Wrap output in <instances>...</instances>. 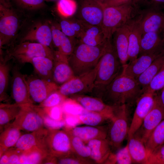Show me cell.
Instances as JSON below:
<instances>
[{
  "instance_id": "f6af8a7d",
  "label": "cell",
  "mask_w": 164,
  "mask_h": 164,
  "mask_svg": "<svg viewBox=\"0 0 164 164\" xmlns=\"http://www.w3.org/2000/svg\"><path fill=\"white\" fill-rule=\"evenodd\" d=\"M92 160L81 158L72 152L65 156L57 158V164H94Z\"/></svg>"
},
{
  "instance_id": "836d02e7",
  "label": "cell",
  "mask_w": 164,
  "mask_h": 164,
  "mask_svg": "<svg viewBox=\"0 0 164 164\" xmlns=\"http://www.w3.org/2000/svg\"><path fill=\"white\" fill-rule=\"evenodd\" d=\"M22 106L15 103L11 104L1 103L0 104V127L1 132L5 127L14 121L19 113Z\"/></svg>"
},
{
  "instance_id": "11a10c76",
  "label": "cell",
  "mask_w": 164,
  "mask_h": 164,
  "mask_svg": "<svg viewBox=\"0 0 164 164\" xmlns=\"http://www.w3.org/2000/svg\"><path fill=\"white\" fill-rule=\"evenodd\" d=\"M162 155H164V143L155 150L149 156H159Z\"/></svg>"
},
{
  "instance_id": "1f68e13d",
  "label": "cell",
  "mask_w": 164,
  "mask_h": 164,
  "mask_svg": "<svg viewBox=\"0 0 164 164\" xmlns=\"http://www.w3.org/2000/svg\"><path fill=\"white\" fill-rule=\"evenodd\" d=\"M106 39L101 26H90L78 42L92 46H97L105 43Z\"/></svg>"
},
{
  "instance_id": "ac0fdd59",
  "label": "cell",
  "mask_w": 164,
  "mask_h": 164,
  "mask_svg": "<svg viewBox=\"0 0 164 164\" xmlns=\"http://www.w3.org/2000/svg\"><path fill=\"white\" fill-rule=\"evenodd\" d=\"M54 52L52 80L58 85H61L75 76L70 65L69 56L57 50H54Z\"/></svg>"
},
{
  "instance_id": "484cf974",
  "label": "cell",
  "mask_w": 164,
  "mask_h": 164,
  "mask_svg": "<svg viewBox=\"0 0 164 164\" xmlns=\"http://www.w3.org/2000/svg\"><path fill=\"white\" fill-rule=\"evenodd\" d=\"M87 144L91 149V159L95 163L104 164L112 152L107 139H92Z\"/></svg>"
},
{
  "instance_id": "680465c9",
  "label": "cell",
  "mask_w": 164,
  "mask_h": 164,
  "mask_svg": "<svg viewBox=\"0 0 164 164\" xmlns=\"http://www.w3.org/2000/svg\"><path fill=\"white\" fill-rule=\"evenodd\" d=\"M97 0L98 1L100 2L102 4L105 0Z\"/></svg>"
},
{
  "instance_id": "bcb514c9",
  "label": "cell",
  "mask_w": 164,
  "mask_h": 164,
  "mask_svg": "<svg viewBox=\"0 0 164 164\" xmlns=\"http://www.w3.org/2000/svg\"><path fill=\"white\" fill-rule=\"evenodd\" d=\"M164 87V64L152 79L147 87L144 90L155 93Z\"/></svg>"
},
{
  "instance_id": "cb8c5ba5",
  "label": "cell",
  "mask_w": 164,
  "mask_h": 164,
  "mask_svg": "<svg viewBox=\"0 0 164 164\" xmlns=\"http://www.w3.org/2000/svg\"><path fill=\"white\" fill-rule=\"evenodd\" d=\"M164 50V32H150L142 35L138 56Z\"/></svg>"
},
{
  "instance_id": "30bf717a",
  "label": "cell",
  "mask_w": 164,
  "mask_h": 164,
  "mask_svg": "<svg viewBox=\"0 0 164 164\" xmlns=\"http://www.w3.org/2000/svg\"><path fill=\"white\" fill-rule=\"evenodd\" d=\"M45 145L48 154L57 158L72 152L69 134L64 129H48Z\"/></svg>"
},
{
  "instance_id": "9c48e42d",
  "label": "cell",
  "mask_w": 164,
  "mask_h": 164,
  "mask_svg": "<svg viewBox=\"0 0 164 164\" xmlns=\"http://www.w3.org/2000/svg\"><path fill=\"white\" fill-rule=\"evenodd\" d=\"M99 65L91 70L78 76L75 77L59 86L58 91L64 96L67 97L75 94H91Z\"/></svg>"
},
{
  "instance_id": "ab89813d",
  "label": "cell",
  "mask_w": 164,
  "mask_h": 164,
  "mask_svg": "<svg viewBox=\"0 0 164 164\" xmlns=\"http://www.w3.org/2000/svg\"><path fill=\"white\" fill-rule=\"evenodd\" d=\"M133 163L127 144L120 148L116 152H111L104 164H130Z\"/></svg>"
},
{
  "instance_id": "f5cc1de1",
  "label": "cell",
  "mask_w": 164,
  "mask_h": 164,
  "mask_svg": "<svg viewBox=\"0 0 164 164\" xmlns=\"http://www.w3.org/2000/svg\"><path fill=\"white\" fill-rule=\"evenodd\" d=\"M149 0H147L146 2ZM151 7L155 9L162 10L164 9V0H149Z\"/></svg>"
},
{
  "instance_id": "816d5d0a",
  "label": "cell",
  "mask_w": 164,
  "mask_h": 164,
  "mask_svg": "<svg viewBox=\"0 0 164 164\" xmlns=\"http://www.w3.org/2000/svg\"><path fill=\"white\" fill-rule=\"evenodd\" d=\"M132 2H134V0H105L102 4L104 8L120 5Z\"/></svg>"
},
{
  "instance_id": "e575fe53",
  "label": "cell",
  "mask_w": 164,
  "mask_h": 164,
  "mask_svg": "<svg viewBox=\"0 0 164 164\" xmlns=\"http://www.w3.org/2000/svg\"><path fill=\"white\" fill-rule=\"evenodd\" d=\"M48 155L44 148L35 147L22 152L18 164H42Z\"/></svg>"
},
{
  "instance_id": "7c38bea8",
  "label": "cell",
  "mask_w": 164,
  "mask_h": 164,
  "mask_svg": "<svg viewBox=\"0 0 164 164\" xmlns=\"http://www.w3.org/2000/svg\"><path fill=\"white\" fill-rule=\"evenodd\" d=\"M77 19L91 26L101 27L104 8L97 0H79Z\"/></svg>"
},
{
  "instance_id": "6da1fadb",
  "label": "cell",
  "mask_w": 164,
  "mask_h": 164,
  "mask_svg": "<svg viewBox=\"0 0 164 164\" xmlns=\"http://www.w3.org/2000/svg\"><path fill=\"white\" fill-rule=\"evenodd\" d=\"M143 91L136 79L121 72L106 87L101 99L111 106L136 102Z\"/></svg>"
},
{
  "instance_id": "f35d334b",
  "label": "cell",
  "mask_w": 164,
  "mask_h": 164,
  "mask_svg": "<svg viewBox=\"0 0 164 164\" xmlns=\"http://www.w3.org/2000/svg\"><path fill=\"white\" fill-rule=\"evenodd\" d=\"M69 134L72 152L81 158L92 160L91 158V149L87 144L86 145V143L79 138Z\"/></svg>"
},
{
  "instance_id": "7402d4cb",
  "label": "cell",
  "mask_w": 164,
  "mask_h": 164,
  "mask_svg": "<svg viewBox=\"0 0 164 164\" xmlns=\"http://www.w3.org/2000/svg\"><path fill=\"white\" fill-rule=\"evenodd\" d=\"M36 41L51 49L53 43L51 27L47 23H39L31 28L21 42Z\"/></svg>"
},
{
  "instance_id": "44dd1931",
  "label": "cell",
  "mask_w": 164,
  "mask_h": 164,
  "mask_svg": "<svg viewBox=\"0 0 164 164\" xmlns=\"http://www.w3.org/2000/svg\"><path fill=\"white\" fill-rule=\"evenodd\" d=\"M64 130L69 133L79 138L87 144L92 139L106 138L107 126H76L65 127Z\"/></svg>"
},
{
  "instance_id": "d590c367",
  "label": "cell",
  "mask_w": 164,
  "mask_h": 164,
  "mask_svg": "<svg viewBox=\"0 0 164 164\" xmlns=\"http://www.w3.org/2000/svg\"><path fill=\"white\" fill-rule=\"evenodd\" d=\"M164 143V119L153 130L145 145L149 157L157 148Z\"/></svg>"
},
{
  "instance_id": "7bdbcfd3",
  "label": "cell",
  "mask_w": 164,
  "mask_h": 164,
  "mask_svg": "<svg viewBox=\"0 0 164 164\" xmlns=\"http://www.w3.org/2000/svg\"><path fill=\"white\" fill-rule=\"evenodd\" d=\"M67 97L61 94L58 90L50 94L38 106L43 108H48L61 105Z\"/></svg>"
},
{
  "instance_id": "d4e9b609",
  "label": "cell",
  "mask_w": 164,
  "mask_h": 164,
  "mask_svg": "<svg viewBox=\"0 0 164 164\" xmlns=\"http://www.w3.org/2000/svg\"><path fill=\"white\" fill-rule=\"evenodd\" d=\"M140 14L130 23L128 50V62L135 60L138 57L139 53L142 35L139 26Z\"/></svg>"
},
{
  "instance_id": "f907efd6",
  "label": "cell",
  "mask_w": 164,
  "mask_h": 164,
  "mask_svg": "<svg viewBox=\"0 0 164 164\" xmlns=\"http://www.w3.org/2000/svg\"><path fill=\"white\" fill-rule=\"evenodd\" d=\"M64 115L65 116L64 119L65 123V127H73L81 124L79 119L78 115Z\"/></svg>"
},
{
  "instance_id": "9f6ffc18",
  "label": "cell",
  "mask_w": 164,
  "mask_h": 164,
  "mask_svg": "<svg viewBox=\"0 0 164 164\" xmlns=\"http://www.w3.org/2000/svg\"><path fill=\"white\" fill-rule=\"evenodd\" d=\"M157 96L159 102L164 108V87L161 90L160 94Z\"/></svg>"
},
{
  "instance_id": "ffe728a7",
  "label": "cell",
  "mask_w": 164,
  "mask_h": 164,
  "mask_svg": "<svg viewBox=\"0 0 164 164\" xmlns=\"http://www.w3.org/2000/svg\"><path fill=\"white\" fill-rule=\"evenodd\" d=\"M130 22L118 29L113 35L112 44L122 67L128 62V50Z\"/></svg>"
},
{
  "instance_id": "b9f144b4",
  "label": "cell",
  "mask_w": 164,
  "mask_h": 164,
  "mask_svg": "<svg viewBox=\"0 0 164 164\" xmlns=\"http://www.w3.org/2000/svg\"><path fill=\"white\" fill-rule=\"evenodd\" d=\"M78 5L75 0H59L57 9L60 14L65 18L70 17L77 12Z\"/></svg>"
},
{
  "instance_id": "f546056e",
  "label": "cell",
  "mask_w": 164,
  "mask_h": 164,
  "mask_svg": "<svg viewBox=\"0 0 164 164\" xmlns=\"http://www.w3.org/2000/svg\"><path fill=\"white\" fill-rule=\"evenodd\" d=\"M128 138L127 145L133 163L147 164L149 155L145 144L133 136Z\"/></svg>"
},
{
  "instance_id": "c3c4849f",
  "label": "cell",
  "mask_w": 164,
  "mask_h": 164,
  "mask_svg": "<svg viewBox=\"0 0 164 164\" xmlns=\"http://www.w3.org/2000/svg\"><path fill=\"white\" fill-rule=\"evenodd\" d=\"M43 119L45 126H46L48 129H60L65 126L64 120H56L53 119L47 115L45 113L43 116Z\"/></svg>"
},
{
  "instance_id": "83f0119b",
  "label": "cell",
  "mask_w": 164,
  "mask_h": 164,
  "mask_svg": "<svg viewBox=\"0 0 164 164\" xmlns=\"http://www.w3.org/2000/svg\"><path fill=\"white\" fill-rule=\"evenodd\" d=\"M53 43L57 50L69 56L72 53L77 41L70 38L61 31L60 28L51 26Z\"/></svg>"
},
{
  "instance_id": "7a4b0ae2",
  "label": "cell",
  "mask_w": 164,
  "mask_h": 164,
  "mask_svg": "<svg viewBox=\"0 0 164 164\" xmlns=\"http://www.w3.org/2000/svg\"><path fill=\"white\" fill-rule=\"evenodd\" d=\"M121 68L122 65L110 39L99 60L91 96L101 99L106 87L120 74Z\"/></svg>"
},
{
  "instance_id": "d6a6232c",
  "label": "cell",
  "mask_w": 164,
  "mask_h": 164,
  "mask_svg": "<svg viewBox=\"0 0 164 164\" xmlns=\"http://www.w3.org/2000/svg\"><path fill=\"white\" fill-rule=\"evenodd\" d=\"M31 63L40 77L47 80H52L53 59L46 57H36L32 59Z\"/></svg>"
},
{
  "instance_id": "74e56055",
  "label": "cell",
  "mask_w": 164,
  "mask_h": 164,
  "mask_svg": "<svg viewBox=\"0 0 164 164\" xmlns=\"http://www.w3.org/2000/svg\"><path fill=\"white\" fill-rule=\"evenodd\" d=\"M78 116L81 124L94 126H100L104 121L111 118L108 115L89 111Z\"/></svg>"
},
{
  "instance_id": "6f0895ef",
  "label": "cell",
  "mask_w": 164,
  "mask_h": 164,
  "mask_svg": "<svg viewBox=\"0 0 164 164\" xmlns=\"http://www.w3.org/2000/svg\"><path fill=\"white\" fill-rule=\"evenodd\" d=\"M147 1V0H134V2L135 3L138 5L142 3L146 2Z\"/></svg>"
},
{
  "instance_id": "8fae6325",
  "label": "cell",
  "mask_w": 164,
  "mask_h": 164,
  "mask_svg": "<svg viewBox=\"0 0 164 164\" xmlns=\"http://www.w3.org/2000/svg\"><path fill=\"white\" fill-rule=\"evenodd\" d=\"M155 93L145 90L136 101L135 108L129 127L128 136H132L141 126L145 117L153 107L156 100Z\"/></svg>"
},
{
  "instance_id": "7dc6e473",
  "label": "cell",
  "mask_w": 164,
  "mask_h": 164,
  "mask_svg": "<svg viewBox=\"0 0 164 164\" xmlns=\"http://www.w3.org/2000/svg\"><path fill=\"white\" fill-rule=\"evenodd\" d=\"M21 7L27 9L32 10L43 6L44 0H12Z\"/></svg>"
},
{
  "instance_id": "9a60e30c",
  "label": "cell",
  "mask_w": 164,
  "mask_h": 164,
  "mask_svg": "<svg viewBox=\"0 0 164 164\" xmlns=\"http://www.w3.org/2000/svg\"><path fill=\"white\" fill-rule=\"evenodd\" d=\"M11 93L15 103L20 105L33 104L30 97L26 75L21 73L16 67L12 70Z\"/></svg>"
},
{
  "instance_id": "5bb4252c",
  "label": "cell",
  "mask_w": 164,
  "mask_h": 164,
  "mask_svg": "<svg viewBox=\"0 0 164 164\" xmlns=\"http://www.w3.org/2000/svg\"><path fill=\"white\" fill-rule=\"evenodd\" d=\"M164 119V108L159 102L156 95L155 104L144 119L133 135L145 144L148 138L157 126Z\"/></svg>"
},
{
  "instance_id": "5b68a950",
  "label": "cell",
  "mask_w": 164,
  "mask_h": 164,
  "mask_svg": "<svg viewBox=\"0 0 164 164\" xmlns=\"http://www.w3.org/2000/svg\"><path fill=\"white\" fill-rule=\"evenodd\" d=\"M113 114L109 120L107 126L106 139L111 150L119 149L125 137L128 135V114L126 105L113 106Z\"/></svg>"
},
{
  "instance_id": "603a6c76",
  "label": "cell",
  "mask_w": 164,
  "mask_h": 164,
  "mask_svg": "<svg viewBox=\"0 0 164 164\" xmlns=\"http://www.w3.org/2000/svg\"><path fill=\"white\" fill-rule=\"evenodd\" d=\"M48 129L44 128L35 132L22 134L14 147L23 152L35 147L44 148L45 139Z\"/></svg>"
},
{
  "instance_id": "ee69618b",
  "label": "cell",
  "mask_w": 164,
  "mask_h": 164,
  "mask_svg": "<svg viewBox=\"0 0 164 164\" xmlns=\"http://www.w3.org/2000/svg\"><path fill=\"white\" fill-rule=\"evenodd\" d=\"M22 152L14 147L9 149L0 156V164H18Z\"/></svg>"
},
{
  "instance_id": "3957f363",
  "label": "cell",
  "mask_w": 164,
  "mask_h": 164,
  "mask_svg": "<svg viewBox=\"0 0 164 164\" xmlns=\"http://www.w3.org/2000/svg\"><path fill=\"white\" fill-rule=\"evenodd\" d=\"M97 46L77 42L69 56V62L74 76H78L94 69L104 53L109 40Z\"/></svg>"
},
{
  "instance_id": "60d3db41",
  "label": "cell",
  "mask_w": 164,
  "mask_h": 164,
  "mask_svg": "<svg viewBox=\"0 0 164 164\" xmlns=\"http://www.w3.org/2000/svg\"><path fill=\"white\" fill-rule=\"evenodd\" d=\"M64 115L78 116L88 111L74 99L67 98L61 105Z\"/></svg>"
},
{
  "instance_id": "2e32d148",
  "label": "cell",
  "mask_w": 164,
  "mask_h": 164,
  "mask_svg": "<svg viewBox=\"0 0 164 164\" xmlns=\"http://www.w3.org/2000/svg\"><path fill=\"white\" fill-rule=\"evenodd\" d=\"M139 26L142 35L150 32H164V12L152 7L142 11Z\"/></svg>"
},
{
  "instance_id": "ba28073f",
  "label": "cell",
  "mask_w": 164,
  "mask_h": 164,
  "mask_svg": "<svg viewBox=\"0 0 164 164\" xmlns=\"http://www.w3.org/2000/svg\"><path fill=\"white\" fill-rule=\"evenodd\" d=\"M10 0H0V49L13 38L19 26L18 17L12 8Z\"/></svg>"
},
{
  "instance_id": "681fc988",
  "label": "cell",
  "mask_w": 164,
  "mask_h": 164,
  "mask_svg": "<svg viewBox=\"0 0 164 164\" xmlns=\"http://www.w3.org/2000/svg\"><path fill=\"white\" fill-rule=\"evenodd\" d=\"M45 113L51 118L56 120H63V113L61 105L48 108H43Z\"/></svg>"
},
{
  "instance_id": "8d00e7d4",
  "label": "cell",
  "mask_w": 164,
  "mask_h": 164,
  "mask_svg": "<svg viewBox=\"0 0 164 164\" xmlns=\"http://www.w3.org/2000/svg\"><path fill=\"white\" fill-rule=\"evenodd\" d=\"M10 67L7 62L0 60V101L1 103L8 101L9 98L7 94Z\"/></svg>"
},
{
  "instance_id": "52a82bcc",
  "label": "cell",
  "mask_w": 164,
  "mask_h": 164,
  "mask_svg": "<svg viewBox=\"0 0 164 164\" xmlns=\"http://www.w3.org/2000/svg\"><path fill=\"white\" fill-rule=\"evenodd\" d=\"M44 110L34 104L22 106L18 115L11 123L21 131L31 132L45 128Z\"/></svg>"
},
{
  "instance_id": "d6986e66",
  "label": "cell",
  "mask_w": 164,
  "mask_h": 164,
  "mask_svg": "<svg viewBox=\"0 0 164 164\" xmlns=\"http://www.w3.org/2000/svg\"><path fill=\"white\" fill-rule=\"evenodd\" d=\"M70 97L88 111L106 115L111 118L113 115L114 107L107 104L101 98L84 94H75Z\"/></svg>"
},
{
  "instance_id": "db71d44e",
  "label": "cell",
  "mask_w": 164,
  "mask_h": 164,
  "mask_svg": "<svg viewBox=\"0 0 164 164\" xmlns=\"http://www.w3.org/2000/svg\"><path fill=\"white\" fill-rule=\"evenodd\" d=\"M147 164H164V155L149 156Z\"/></svg>"
},
{
  "instance_id": "4dcf8cb0",
  "label": "cell",
  "mask_w": 164,
  "mask_h": 164,
  "mask_svg": "<svg viewBox=\"0 0 164 164\" xmlns=\"http://www.w3.org/2000/svg\"><path fill=\"white\" fill-rule=\"evenodd\" d=\"M164 64V54L155 59L135 79L143 91Z\"/></svg>"
},
{
  "instance_id": "4fadbf2b",
  "label": "cell",
  "mask_w": 164,
  "mask_h": 164,
  "mask_svg": "<svg viewBox=\"0 0 164 164\" xmlns=\"http://www.w3.org/2000/svg\"><path fill=\"white\" fill-rule=\"evenodd\" d=\"M30 99L33 104L41 103L59 86L53 81L26 75Z\"/></svg>"
},
{
  "instance_id": "4316f807",
  "label": "cell",
  "mask_w": 164,
  "mask_h": 164,
  "mask_svg": "<svg viewBox=\"0 0 164 164\" xmlns=\"http://www.w3.org/2000/svg\"><path fill=\"white\" fill-rule=\"evenodd\" d=\"M90 25L78 19H63L60 21V28L71 39L78 41Z\"/></svg>"
},
{
  "instance_id": "e0dca14e",
  "label": "cell",
  "mask_w": 164,
  "mask_h": 164,
  "mask_svg": "<svg viewBox=\"0 0 164 164\" xmlns=\"http://www.w3.org/2000/svg\"><path fill=\"white\" fill-rule=\"evenodd\" d=\"M164 54V50L138 56L135 60L122 67L121 72L136 79L157 58Z\"/></svg>"
},
{
  "instance_id": "277c9868",
  "label": "cell",
  "mask_w": 164,
  "mask_h": 164,
  "mask_svg": "<svg viewBox=\"0 0 164 164\" xmlns=\"http://www.w3.org/2000/svg\"><path fill=\"white\" fill-rule=\"evenodd\" d=\"M141 12L133 2L104 8L101 27L106 39H111L118 29L130 22Z\"/></svg>"
},
{
  "instance_id": "8992f818",
  "label": "cell",
  "mask_w": 164,
  "mask_h": 164,
  "mask_svg": "<svg viewBox=\"0 0 164 164\" xmlns=\"http://www.w3.org/2000/svg\"><path fill=\"white\" fill-rule=\"evenodd\" d=\"M54 50L50 47L38 43L21 42L12 47L1 60L8 62L13 59L20 64L31 63L34 57H46L54 60Z\"/></svg>"
},
{
  "instance_id": "f1b7e54d",
  "label": "cell",
  "mask_w": 164,
  "mask_h": 164,
  "mask_svg": "<svg viewBox=\"0 0 164 164\" xmlns=\"http://www.w3.org/2000/svg\"><path fill=\"white\" fill-rule=\"evenodd\" d=\"M21 131L11 124L5 127L0 135V156L7 150L15 146L22 135Z\"/></svg>"
}]
</instances>
